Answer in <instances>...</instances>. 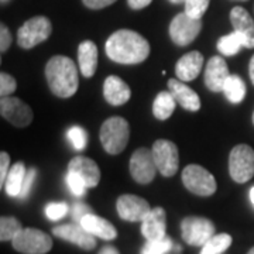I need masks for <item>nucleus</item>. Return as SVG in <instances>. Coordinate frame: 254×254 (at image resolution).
I'll return each instance as SVG.
<instances>
[{
    "mask_svg": "<svg viewBox=\"0 0 254 254\" xmlns=\"http://www.w3.org/2000/svg\"><path fill=\"white\" fill-rule=\"evenodd\" d=\"M237 1H245V0H237Z\"/></svg>",
    "mask_w": 254,
    "mask_h": 254,
    "instance_id": "8fccbe9b",
    "label": "nucleus"
},
{
    "mask_svg": "<svg viewBox=\"0 0 254 254\" xmlns=\"http://www.w3.org/2000/svg\"><path fill=\"white\" fill-rule=\"evenodd\" d=\"M203 66V55L199 51H190L180 58L175 66V73L182 82L193 81L198 78Z\"/></svg>",
    "mask_w": 254,
    "mask_h": 254,
    "instance_id": "412c9836",
    "label": "nucleus"
},
{
    "mask_svg": "<svg viewBox=\"0 0 254 254\" xmlns=\"http://www.w3.org/2000/svg\"><path fill=\"white\" fill-rule=\"evenodd\" d=\"M37 177V170L36 168H30L26 174V178H24V184H23V188H21V192L18 195V199H26L28 195H30V190H31V187L36 181Z\"/></svg>",
    "mask_w": 254,
    "mask_h": 254,
    "instance_id": "e433bc0d",
    "label": "nucleus"
},
{
    "mask_svg": "<svg viewBox=\"0 0 254 254\" xmlns=\"http://www.w3.org/2000/svg\"><path fill=\"white\" fill-rule=\"evenodd\" d=\"M173 240L165 236L161 240L147 242L141 250V254H167L173 249Z\"/></svg>",
    "mask_w": 254,
    "mask_h": 254,
    "instance_id": "c756f323",
    "label": "nucleus"
},
{
    "mask_svg": "<svg viewBox=\"0 0 254 254\" xmlns=\"http://www.w3.org/2000/svg\"><path fill=\"white\" fill-rule=\"evenodd\" d=\"M106 55L113 63L140 64L150 55V44L141 34L131 30H118L106 41Z\"/></svg>",
    "mask_w": 254,
    "mask_h": 254,
    "instance_id": "f257e3e1",
    "label": "nucleus"
},
{
    "mask_svg": "<svg viewBox=\"0 0 254 254\" xmlns=\"http://www.w3.org/2000/svg\"><path fill=\"white\" fill-rule=\"evenodd\" d=\"M167 232V220H165V210L160 206L153 208L148 215L141 222V235L147 242L161 240Z\"/></svg>",
    "mask_w": 254,
    "mask_h": 254,
    "instance_id": "dca6fc26",
    "label": "nucleus"
},
{
    "mask_svg": "<svg viewBox=\"0 0 254 254\" xmlns=\"http://www.w3.org/2000/svg\"><path fill=\"white\" fill-rule=\"evenodd\" d=\"M14 250L23 254H46L53 249V239L46 232L27 227L11 240Z\"/></svg>",
    "mask_w": 254,
    "mask_h": 254,
    "instance_id": "0eeeda50",
    "label": "nucleus"
},
{
    "mask_svg": "<svg viewBox=\"0 0 254 254\" xmlns=\"http://www.w3.org/2000/svg\"><path fill=\"white\" fill-rule=\"evenodd\" d=\"M230 76L226 61L222 57H212L205 68V85L209 91L223 92L225 82Z\"/></svg>",
    "mask_w": 254,
    "mask_h": 254,
    "instance_id": "2eb2a0df",
    "label": "nucleus"
},
{
    "mask_svg": "<svg viewBox=\"0 0 254 254\" xmlns=\"http://www.w3.org/2000/svg\"><path fill=\"white\" fill-rule=\"evenodd\" d=\"M182 239L190 246H203L215 236V225L202 216H188L181 223Z\"/></svg>",
    "mask_w": 254,
    "mask_h": 254,
    "instance_id": "6e6552de",
    "label": "nucleus"
},
{
    "mask_svg": "<svg viewBox=\"0 0 254 254\" xmlns=\"http://www.w3.org/2000/svg\"><path fill=\"white\" fill-rule=\"evenodd\" d=\"M247 254H254V247H253V249H252V250H250V252H249V253H247Z\"/></svg>",
    "mask_w": 254,
    "mask_h": 254,
    "instance_id": "49530a36",
    "label": "nucleus"
},
{
    "mask_svg": "<svg viewBox=\"0 0 254 254\" xmlns=\"http://www.w3.org/2000/svg\"><path fill=\"white\" fill-rule=\"evenodd\" d=\"M10 171V157L6 151H1L0 154V185L4 187L6 178Z\"/></svg>",
    "mask_w": 254,
    "mask_h": 254,
    "instance_id": "4c0bfd02",
    "label": "nucleus"
},
{
    "mask_svg": "<svg viewBox=\"0 0 254 254\" xmlns=\"http://www.w3.org/2000/svg\"><path fill=\"white\" fill-rule=\"evenodd\" d=\"M78 64L85 78H91L98 68V47L89 40L82 41L78 47Z\"/></svg>",
    "mask_w": 254,
    "mask_h": 254,
    "instance_id": "4be33fe9",
    "label": "nucleus"
},
{
    "mask_svg": "<svg viewBox=\"0 0 254 254\" xmlns=\"http://www.w3.org/2000/svg\"><path fill=\"white\" fill-rule=\"evenodd\" d=\"M53 235L69 243H73L83 250H93L96 247V237L91 235L81 223H68L55 226Z\"/></svg>",
    "mask_w": 254,
    "mask_h": 254,
    "instance_id": "ddd939ff",
    "label": "nucleus"
},
{
    "mask_svg": "<svg viewBox=\"0 0 254 254\" xmlns=\"http://www.w3.org/2000/svg\"><path fill=\"white\" fill-rule=\"evenodd\" d=\"M249 72H250V79L253 82L254 85V55L252 57V60H250V65H249Z\"/></svg>",
    "mask_w": 254,
    "mask_h": 254,
    "instance_id": "37998d69",
    "label": "nucleus"
},
{
    "mask_svg": "<svg viewBox=\"0 0 254 254\" xmlns=\"http://www.w3.org/2000/svg\"><path fill=\"white\" fill-rule=\"evenodd\" d=\"M69 212V206L65 202H53L46 206V215L50 220H60Z\"/></svg>",
    "mask_w": 254,
    "mask_h": 254,
    "instance_id": "72a5a7b5",
    "label": "nucleus"
},
{
    "mask_svg": "<svg viewBox=\"0 0 254 254\" xmlns=\"http://www.w3.org/2000/svg\"><path fill=\"white\" fill-rule=\"evenodd\" d=\"M229 173L233 181L245 184L254 175V150L247 144L236 145L229 155Z\"/></svg>",
    "mask_w": 254,
    "mask_h": 254,
    "instance_id": "39448f33",
    "label": "nucleus"
},
{
    "mask_svg": "<svg viewBox=\"0 0 254 254\" xmlns=\"http://www.w3.org/2000/svg\"><path fill=\"white\" fill-rule=\"evenodd\" d=\"M202 30L200 18H193L185 11L177 14L170 24V37L177 46L187 47L198 37Z\"/></svg>",
    "mask_w": 254,
    "mask_h": 254,
    "instance_id": "9d476101",
    "label": "nucleus"
},
{
    "mask_svg": "<svg viewBox=\"0 0 254 254\" xmlns=\"http://www.w3.org/2000/svg\"><path fill=\"white\" fill-rule=\"evenodd\" d=\"M103 96L112 106H122L131 96V91L126 82L116 75H110L106 78L103 85Z\"/></svg>",
    "mask_w": 254,
    "mask_h": 254,
    "instance_id": "6ab92c4d",
    "label": "nucleus"
},
{
    "mask_svg": "<svg viewBox=\"0 0 254 254\" xmlns=\"http://www.w3.org/2000/svg\"><path fill=\"white\" fill-rule=\"evenodd\" d=\"M250 200H252V203H253L254 206V187L250 190Z\"/></svg>",
    "mask_w": 254,
    "mask_h": 254,
    "instance_id": "c03bdc74",
    "label": "nucleus"
},
{
    "mask_svg": "<svg viewBox=\"0 0 254 254\" xmlns=\"http://www.w3.org/2000/svg\"><path fill=\"white\" fill-rule=\"evenodd\" d=\"M68 140L71 141L72 147L76 151H82L86 148L88 145V136H86V131L79 126H73L68 130L66 133Z\"/></svg>",
    "mask_w": 254,
    "mask_h": 254,
    "instance_id": "7c9ffc66",
    "label": "nucleus"
},
{
    "mask_svg": "<svg viewBox=\"0 0 254 254\" xmlns=\"http://www.w3.org/2000/svg\"><path fill=\"white\" fill-rule=\"evenodd\" d=\"M6 1H9V0H1V3H6Z\"/></svg>",
    "mask_w": 254,
    "mask_h": 254,
    "instance_id": "de8ad7c7",
    "label": "nucleus"
},
{
    "mask_svg": "<svg viewBox=\"0 0 254 254\" xmlns=\"http://www.w3.org/2000/svg\"><path fill=\"white\" fill-rule=\"evenodd\" d=\"M23 230L21 223L13 216H1L0 219V240H13Z\"/></svg>",
    "mask_w": 254,
    "mask_h": 254,
    "instance_id": "c85d7f7f",
    "label": "nucleus"
},
{
    "mask_svg": "<svg viewBox=\"0 0 254 254\" xmlns=\"http://www.w3.org/2000/svg\"><path fill=\"white\" fill-rule=\"evenodd\" d=\"M210 0H187L185 1V13L193 18H200L208 10Z\"/></svg>",
    "mask_w": 254,
    "mask_h": 254,
    "instance_id": "473e14b6",
    "label": "nucleus"
},
{
    "mask_svg": "<svg viewBox=\"0 0 254 254\" xmlns=\"http://www.w3.org/2000/svg\"><path fill=\"white\" fill-rule=\"evenodd\" d=\"M99 254H120L119 253V250L116 247H113V246H105L102 250L99 252Z\"/></svg>",
    "mask_w": 254,
    "mask_h": 254,
    "instance_id": "79ce46f5",
    "label": "nucleus"
},
{
    "mask_svg": "<svg viewBox=\"0 0 254 254\" xmlns=\"http://www.w3.org/2000/svg\"><path fill=\"white\" fill-rule=\"evenodd\" d=\"M171 3H174V4H180V3H185L187 0H170Z\"/></svg>",
    "mask_w": 254,
    "mask_h": 254,
    "instance_id": "a18cd8bd",
    "label": "nucleus"
},
{
    "mask_svg": "<svg viewBox=\"0 0 254 254\" xmlns=\"http://www.w3.org/2000/svg\"><path fill=\"white\" fill-rule=\"evenodd\" d=\"M68 171L75 173L79 175L85 181L88 188H95L98 187L100 181V170L98 164L93 160L83 157V155H76L68 164Z\"/></svg>",
    "mask_w": 254,
    "mask_h": 254,
    "instance_id": "f3484780",
    "label": "nucleus"
},
{
    "mask_svg": "<svg viewBox=\"0 0 254 254\" xmlns=\"http://www.w3.org/2000/svg\"><path fill=\"white\" fill-rule=\"evenodd\" d=\"M0 113L1 118L16 127H26L33 122L31 108L23 100L13 96H3L0 99Z\"/></svg>",
    "mask_w": 254,
    "mask_h": 254,
    "instance_id": "f8f14e48",
    "label": "nucleus"
},
{
    "mask_svg": "<svg viewBox=\"0 0 254 254\" xmlns=\"http://www.w3.org/2000/svg\"><path fill=\"white\" fill-rule=\"evenodd\" d=\"M253 125H254V113H253Z\"/></svg>",
    "mask_w": 254,
    "mask_h": 254,
    "instance_id": "09e8293b",
    "label": "nucleus"
},
{
    "mask_svg": "<svg viewBox=\"0 0 254 254\" xmlns=\"http://www.w3.org/2000/svg\"><path fill=\"white\" fill-rule=\"evenodd\" d=\"M46 76L50 89L58 98H71L78 91V69L75 63L68 57H53L47 63Z\"/></svg>",
    "mask_w": 254,
    "mask_h": 254,
    "instance_id": "f03ea898",
    "label": "nucleus"
},
{
    "mask_svg": "<svg viewBox=\"0 0 254 254\" xmlns=\"http://www.w3.org/2000/svg\"><path fill=\"white\" fill-rule=\"evenodd\" d=\"M151 1H153V0H127V3H128L130 9H133V10L144 9V7H147Z\"/></svg>",
    "mask_w": 254,
    "mask_h": 254,
    "instance_id": "a19ab883",
    "label": "nucleus"
},
{
    "mask_svg": "<svg viewBox=\"0 0 254 254\" xmlns=\"http://www.w3.org/2000/svg\"><path fill=\"white\" fill-rule=\"evenodd\" d=\"M223 93L229 102L240 103L246 96V83L239 75H230L225 82Z\"/></svg>",
    "mask_w": 254,
    "mask_h": 254,
    "instance_id": "a878e982",
    "label": "nucleus"
},
{
    "mask_svg": "<svg viewBox=\"0 0 254 254\" xmlns=\"http://www.w3.org/2000/svg\"><path fill=\"white\" fill-rule=\"evenodd\" d=\"M175 98L171 92H161L157 95L153 103V113L158 120H167L171 118L175 110Z\"/></svg>",
    "mask_w": 254,
    "mask_h": 254,
    "instance_id": "393cba45",
    "label": "nucleus"
},
{
    "mask_svg": "<svg viewBox=\"0 0 254 254\" xmlns=\"http://www.w3.org/2000/svg\"><path fill=\"white\" fill-rule=\"evenodd\" d=\"M17 88L16 79L6 72L0 73V96H10Z\"/></svg>",
    "mask_w": 254,
    "mask_h": 254,
    "instance_id": "f704fd0d",
    "label": "nucleus"
},
{
    "mask_svg": "<svg viewBox=\"0 0 254 254\" xmlns=\"http://www.w3.org/2000/svg\"><path fill=\"white\" fill-rule=\"evenodd\" d=\"M27 174V168L24 163L18 161L11 168H10L7 178H6V193L11 196V198H18L23 184H24V178Z\"/></svg>",
    "mask_w": 254,
    "mask_h": 254,
    "instance_id": "b1692460",
    "label": "nucleus"
},
{
    "mask_svg": "<svg viewBox=\"0 0 254 254\" xmlns=\"http://www.w3.org/2000/svg\"><path fill=\"white\" fill-rule=\"evenodd\" d=\"M100 143L109 154H120L128 143L130 126L126 119L113 116L103 122L99 131Z\"/></svg>",
    "mask_w": 254,
    "mask_h": 254,
    "instance_id": "7ed1b4c3",
    "label": "nucleus"
},
{
    "mask_svg": "<svg viewBox=\"0 0 254 254\" xmlns=\"http://www.w3.org/2000/svg\"><path fill=\"white\" fill-rule=\"evenodd\" d=\"M81 225L91 235H93L95 237H100L103 240H115L118 237V230L116 227L113 226L110 223L109 220L106 219L100 218L95 213H91V215H86L85 218L82 219Z\"/></svg>",
    "mask_w": 254,
    "mask_h": 254,
    "instance_id": "5701e85b",
    "label": "nucleus"
},
{
    "mask_svg": "<svg viewBox=\"0 0 254 254\" xmlns=\"http://www.w3.org/2000/svg\"><path fill=\"white\" fill-rule=\"evenodd\" d=\"M242 47H245L243 37L236 31H233L227 36L220 37L218 41V50L220 51V54L226 55V57L236 55Z\"/></svg>",
    "mask_w": 254,
    "mask_h": 254,
    "instance_id": "bb28decb",
    "label": "nucleus"
},
{
    "mask_svg": "<svg viewBox=\"0 0 254 254\" xmlns=\"http://www.w3.org/2000/svg\"><path fill=\"white\" fill-rule=\"evenodd\" d=\"M10 44H11V34H10L9 28L4 24H1V27H0V51L6 53L10 48Z\"/></svg>",
    "mask_w": 254,
    "mask_h": 254,
    "instance_id": "58836bf2",
    "label": "nucleus"
},
{
    "mask_svg": "<svg viewBox=\"0 0 254 254\" xmlns=\"http://www.w3.org/2000/svg\"><path fill=\"white\" fill-rule=\"evenodd\" d=\"M232 245V236L227 233L215 235L202 246L199 254H222Z\"/></svg>",
    "mask_w": 254,
    "mask_h": 254,
    "instance_id": "cd10ccee",
    "label": "nucleus"
},
{
    "mask_svg": "<svg viewBox=\"0 0 254 254\" xmlns=\"http://www.w3.org/2000/svg\"><path fill=\"white\" fill-rule=\"evenodd\" d=\"M230 21L235 31L243 37L246 48H254V20L243 7H233L230 11Z\"/></svg>",
    "mask_w": 254,
    "mask_h": 254,
    "instance_id": "a211bd4d",
    "label": "nucleus"
},
{
    "mask_svg": "<svg viewBox=\"0 0 254 254\" xmlns=\"http://www.w3.org/2000/svg\"><path fill=\"white\" fill-rule=\"evenodd\" d=\"M168 89L173 93V96L180 103L182 108L190 112H198L200 109V99L198 93L190 89L188 85H185L178 79H170L168 81Z\"/></svg>",
    "mask_w": 254,
    "mask_h": 254,
    "instance_id": "aec40b11",
    "label": "nucleus"
},
{
    "mask_svg": "<svg viewBox=\"0 0 254 254\" xmlns=\"http://www.w3.org/2000/svg\"><path fill=\"white\" fill-rule=\"evenodd\" d=\"M71 213H72V219L75 220V223H81L82 219L85 218L86 215L93 213L89 205L83 203V202H75L71 208Z\"/></svg>",
    "mask_w": 254,
    "mask_h": 254,
    "instance_id": "c9c22d12",
    "label": "nucleus"
},
{
    "mask_svg": "<svg viewBox=\"0 0 254 254\" xmlns=\"http://www.w3.org/2000/svg\"><path fill=\"white\" fill-rule=\"evenodd\" d=\"M128 168H130V174L133 180L143 185H147L153 181L155 178V174L158 171L154 163L153 151L145 147L137 148L133 153L128 163Z\"/></svg>",
    "mask_w": 254,
    "mask_h": 254,
    "instance_id": "9b49d317",
    "label": "nucleus"
},
{
    "mask_svg": "<svg viewBox=\"0 0 254 254\" xmlns=\"http://www.w3.org/2000/svg\"><path fill=\"white\" fill-rule=\"evenodd\" d=\"M65 182H66L68 188H69V190L72 192L75 196L82 198V196H85V195H86V190H88V187H86L85 181L82 180L79 175H76L75 173L68 171L66 177H65Z\"/></svg>",
    "mask_w": 254,
    "mask_h": 254,
    "instance_id": "2f4dec72",
    "label": "nucleus"
},
{
    "mask_svg": "<svg viewBox=\"0 0 254 254\" xmlns=\"http://www.w3.org/2000/svg\"><path fill=\"white\" fill-rule=\"evenodd\" d=\"M53 33L51 21L44 16L27 20L17 31V44L24 50H30L33 47L38 46L40 43H44Z\"/></svg>",
    "mask_w": 254,
    "mask_h": 254,
    "instance_id": "423d86ee",
    "label": "nucleus"
},
{
    "mask_svg": "<svg viewBox=\"0 0 254 254\" xmlns=\"http://www.w3.org/2000/svg\"><path fill=\"white\" fill-rule=\"evenodd\" d=\"M154 163L158 173L164 177H173L180 167V154L178 147L170 140H157L151 148Z\"/></svg>",
    "mask_w": 254,
    "mask_h": 254,
    "instance_id": "1a4fd4ad",
    "label": "nucleus"
},
{
    "mask_svg": "<svg viewBox=\"0 0 254 254\" xmlns=\"http://www.w3.org/2000/svg\"><path fill=\"white\" fill-rule=\"evenodd\" d=\"M120 218L126 222H143L151 210L148 202L137 195H122L116 202Z\"/></svg>",
    "mask_w": 254,
    "mask_h": 254,
    "instance_id": "4468645a",
    "label": "nucleus"
},
{
    "mask_svg": "<svg viewBox=\"0 0 254 254\" xmlns=\"http://www.w3.org/2000/svg\"><path fill=\"white\" fill-rule=\"evenodd\" d=\"M182 182L187 190L198 196H210L218 188L215 177L198 164H190L184 168Z\"/></svg>",
    "mask_w": 254,
    "mask_h": 254,
    "instance_id": "20e7f679",
    "label": "nucleus"
},
{
    "mask_svg": "<svg viewBox=\"0 0 254 254\" xmlns=\"http://www.w3.org/2000/svg\"><path fill=\"white\" fill-rule=\"evenodd\" d=\"M82 1H83V4H85L86 7H89V9L100 10L108 7L110 4H113L116 0H82Z\"/></svg>",
    "mask_w": 254,
    "mask_h": 254,
    "instance_id": "ea45409f",
    "label": "nucleus"
}]
</instances>
